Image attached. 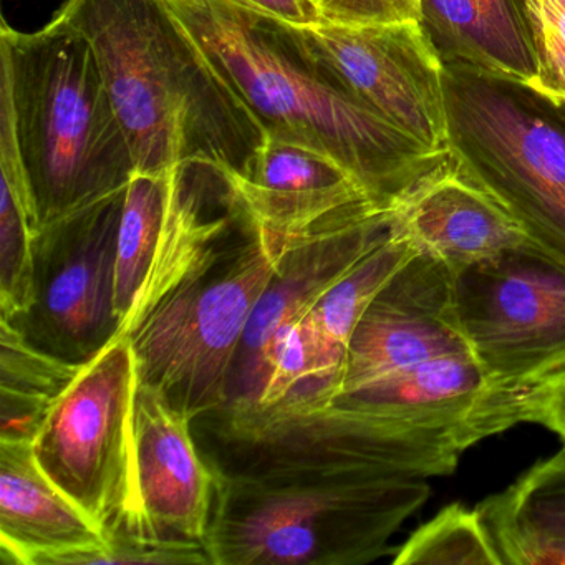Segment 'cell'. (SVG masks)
<instances>
[{"label": "cell", "instance_id": "cell-6", "mask_svg": "<svg viewBox=\"0 0 565 565\" xmlns=\"http://www.w3.org/2000/svg\"><path fill=\"white\" fill-rule=\"evenodd\" d=\"M448 151L535 246L565 263V124L531 88L443 67Z\"/></svg>", "mask_w": 565, "mask_h": 565}, {"label": "cell", "instance_id": "cell-9", "mask_svg": "<svg viewBox=\"0 0 565 565\" xmlns=\"http://www.w3.org/2000/svg\"><path fill=\"white\" fill-rule=\"evenodd\" d=\"M124 196L125 191L42 227L34 306L11 322L39 349L77 365L120 335L115 266Z\"/></svg>", "mask_w": 565, "mask_h": 565}, {"label": "cell", "instance_id": "cell-4", "mask_svg": "<svg viewBox=\"0 0 565 565\" xmlns=\"http://www.w3.org/2000/svg\"><path fill=\"white\" fill-rule=\"evenodd\" d=\"M0 65L42 227L124 193L130 145L94 49L71 19L58 11L34 32L2 22Z\"/></svg>", "mask_w": 565, "mask_h": 565}, {"label": "cell", "instance_id": "cell-15", "mask_svg": "<svg viewBox=\"0 0 565 565\" xmlns=\"http://www.w3.org/2000/svg\"><path fill=\"white\" fill-rule=\"evenodd\" d=\"M226 180L241 206L280 254L380 206L339 161L269 135L246 173Z\"/></svg>", "mask_w": 565, "mask_h": 565}, {"label": "cell", "instance_id": "cell-26", "mask_svg": "<svg viewBox=\"0 0 565 565\" xmlns=\"http://www.w3.org/2000/svg\"><path fill=\"white\" fill-rule=\"evenodd\" d=\"M539 54L534 92L565 107V0H527Z\"/></svg>", "mask_w": 565, "mask_h": 565}, {"label": "cell", "instance_id": "cell-12", "mask_svg": "<svg viewBox=\"0 0 565 565\" xmlns=\"http://www.w3.org/2000/svg\"><path fill=\"white\" fill-rule=\"evenodd\" d=\"M455 270L418 253L372 300L356 323L335 393L443 355L471 353L459 326Z\"/></svg>", "mask_w": 565, "mask_h": 565}, {"label": "cell", "instance_id": "cell-29", "mask_svg": "<svg viewBox=\"0 0 565 565\" xmlns=\"http://www.w3.org/2000/svg\"><path fill=\"white\" fill-rule=\"evenodd\" d=\"M525 423H539L552 429L565 448V373L532 396Z\"/></svg>", "mask_w": 565, "mask_h": 565}, {"label": "cell", "instance_id": "cell-20", "mask_svg": "<svg viewBox=\"0 0 565 565\" xmlns=\"http://www.w3.org/2000/svg\"><path fill=\"white\" fill-rule=\"evenodd\" d=\"M476 508L502 565H565V448Z\"/></svg>", "mask_w": 565, "mask_h": 565}, {"label": "cell", "instance_id": "cell-22", "mask_svg": "<svg viewBox=\"0 0 565 565\" xmlns=\"http://www.w3.org/2000/svg\"><path fill=\"white\" fill-rule=\"evenodd\" d=\"M0 439L32 441L49 406L82 363L44 352L8 320H0Z\"/></svg>", "mask_w": 565, "mask_h": 565}, {"label": "cell", "instance_id": "cell-14", "mask_svg": "<svg viewBox=\"0 0 565 565\" xmlns=\"http://www.w3.org/2000/svg\"><path fill=\"white\" fill-rule=\"evenodd\" d=\"M392 227L390 206H373L282 254L279 270L254 309L234 359L226 405L257 398L270 337L284 323L310 312L363 256L388 237Z\"/></svg>", "mask_w": 565, "mask_h": 565}, {"label": "cell", "instance_id": "cell-2", "mask_svg": "<svg viewBox=\"0 0 565 565\" xmlns=\"http://www.w3.org/2000/svg\"><path fill=\"white\" fill-rule=\"evenodd\" d=\"M163 2L266 135L339 161L380 206L448 158L363 104L317 57L300 28L231 0Z\"/></svg>", "mask_w": 565, "mask_h": 565}, {"label": "cell", "instance_id": "cell-23", "mask_svg": "<svg viewBox=\"0 0 565 565\" xmlns=\"http://www.w3.org/2000/svg\"><path fill=\"white\" fill-rule=\"evenodd\" d=\"M419 250L392 227L379 246L363 256L310 310V319L333 345L345 350L356 323L380 290Z\"/></svg>", "mask_w": 565, "mask_h": 565}, {"label": "cell", "instance_id": "cell-28", "mask_svg": "<svg viewBox=\"0 0 565 565\" xmlns=\"http://www.w3.org/2000/svg\"><path fill=\"white\" fill-rule=\"evenodd\" d=\"M231 2L294 28H313L326 22L313 0H231Z\"/></svg>", "mask_w": 565, "mask_h": 565}, {"label": "cell", "instance_id": "cell-18", "mask_svg": "<svg viewBox=\"0 0 565 565\" xmlns=\"http://www.w3.org/2000/svg\"><path fill=\"white\" fill-rule=\"evenodd\" d=\"M337 395L376 415L431 428H475L482 438L518 425L472 353L438 356Z\"/></svg>", "mask_w": 565, "mask_h": 565}, {"label": "cell", "instance_id": "cell-8", "mask_svg": "<svg viewBox=\"0 0 565 565\" xmlns=\"http://www.w3.org/2000/svg\"><path fill=\"white\" fill-rule=\"evenodd\" d=\"M459 326L499 402L525 423L565 373V263L534 243L456 273Z\"/></svg>", "mask_w": 565, "mask_h": 565}, {"label": "cell", "instance_id": "cell-25", "mask_svg": "<svg viewBox=\"0 0 565 565\" xmlns=\"http://www.w3.org/2000/svg\"><path fill=\"white\" fill-rule=\"evenodd\" d=\"M395 565H502L478 508L455 502L398 548Z\"/></svg>", "mask_w": 565, "mask_h": 565}, {"label": "cell", "instance_id": "cell-24", "mask_svg": "<svg viewBox=\"0 0 565 565\" xmlns=\"http://www.w3.org/2000/svg\"><path fill=\"white\" fill-rule=\"evenodd\" d=\"M343 362L345 350L327 340L309 312L303 313L280 326L270 337L264 352L263 388L254 402L247 403L267 405L306 383L340 379Z\"/></svg>", "mask_w": 565, "mask_h": 565}, {"label": "cell", "instance_id": "cell-27", "mask_svg": "<svg viewBox=\"0 0 565 565\" xmlns=\"http://www.w3.org/2000/svg\"><path fill=\"white\" fill-rule=\"evenodd\" d=\"M323 21L363 28L418 21L422 0H313Z\"/></svg>", "mask_w": 565, "mask_h": 565}, {"label": "cell", "instance_id": "cell-1", "mask_svg": "<svg viewBox=\"0 0 565 565\" xmlns=\"http://www.w3.org/2000/svg\"><path fill=\"white\" fill-rule=\"evenodd\" d=\"M200 419L214 475L213 565L370 564L431 494L426 479L405 478L399 426L322 386Z\"/></svg>", "mask_w": 565, "mask_h": 565}, {"label": "cell", "instance_id": "cell-19", "mask_svg": "<svg viewBox=\"0 0 565 565\" xmlns=\"http://www.w3.org/2000/svg\"><path fill=\"white\" fill-rule=\"evenodd\" d=\"M416 22L441 67L534 90L539 54L527 0H422Z\"/></svg>", "mask_w": 565, "mask_h": 565}, {"label": "cell", "instance_id": "cell-21", "mask_svg": "<svg viewBox=\"0 0 565 565\" xmlns=\"http://www.w3.org/2000/svg\"><path fill=\"white\" fill-rule=\"evenodd\" d=\"M0 313L19 322L35 300V246L41 213L25 171L8 97L0 95Z\"/></svg>", "mask_w": 565, "mask_h": 565}, {"label": "cell", "instance_id": "cell-11", "mask_svg": "<svg viewBox=\"0 0 565 565\" xmlns=\"http://www.w3.org/2000/svg\"><path fill=\"white\" fill-rule=\"evenodd\" d=\"M317 57L373 111L433 153L448 154L443 67L418 22L300 28Z\"/></svg>", "mask_w": 565, "mask_h": 565}, {"label": "cell", "instance_id": "cell-3", "mask_svg": "<svg viewBox=\"0 0 565 565\" xmlns=\"http://www.w3.org/2000/svg\"><path fill=\"white\" fill-rule=\"evenodd\" d=\"M61 11L94 49L135 171L246 173L266 131L163 0H67Z\"/></svg>", "mask_w": 565, "mask_h": 565}, {"label": "cell", "instance_id": "cell-17", "mask_svg": "<svg viewBox=\"0 0 565 565\" xmlns=\"http://www.w3.org/2000/svg\"><path fill=\"white\" fill-rule=\"evenodd\" d=\"M111 545L42 472L32 441L0 439V552L15 565H97Z\"/></svg>", "mask_w": 565, "mask_h": 565}, {"label": "cell", "instance_id": "cell-13", "mask_svg": "<svg viewBox=\"0 0 565 565\" xmlns=\"http://www.w3.org/2000/svg\"><path fill=\"white\" fill-rule=\"evenodd\" d=\"M135 459L140 544L206 551L213 471L198 445L193 419L145 383L138 385L135 403Z\"/></svg>", "mask_w": 565, "mask_h": 565}, {"label": "cell", "instance_id": "cell-10", "mask_svg": "<svg viewBox=\"0 0 565 565\" xmlns=\"http://www.w3.org/2000/svg\"><path fill=\"white\" fill-rule=\"evenodd\" d=\"M188 164L163 174L134 171L121 207L115 266V316L128 333L200 263L241 211L233 191L223 211Z\"/></svg>", "mask_w": 565, "mask_h": 565}, {"label": "cell", "instance_id": "cell-7", "mask_svg": "<svg viewBox=\"0 0 565 565\" xmlns=\"http://www.w3.org/2000/svg\"><path fill=\"white\" fill-rule=\"evenodd\" d=\"M138 385L134 345L120 333L82 363L32 439L39 468L100 529L111 548L148 547L140 544L138 514Z\"/></svg>", "mask_w": 565, "mask_h": 565}, {"label": "cell", "instance_id": "cell-16", "mask_svg": "<svg viewBox=\"0 0 565 565\" xmlns=\"http://www.w3.org/2000/svg\"><path fill=\"white\" fill-rule=\"evenodd\" d=\"M393 226L419 253L459 273L532 243L519 221L471 178L451 154L392 204Z\"/></svg>", "mask_w": 565, "mask_h": 565}, {"label": "cell", "instance_id": "cell-5", "mask_svg": "<svg viewBox=\"0 0 565 565\" xmlns=\"http://www.w3.org/2000/svg\"><path fill=\"white\" fill-rule=\"evenodd\" d=\"M280 259L241 206L200 263L128 333L140 383L193 422L226 405L234 359Z\"/></svg>", "mask_w": 565, "mask_h": 565}]
</instances>
